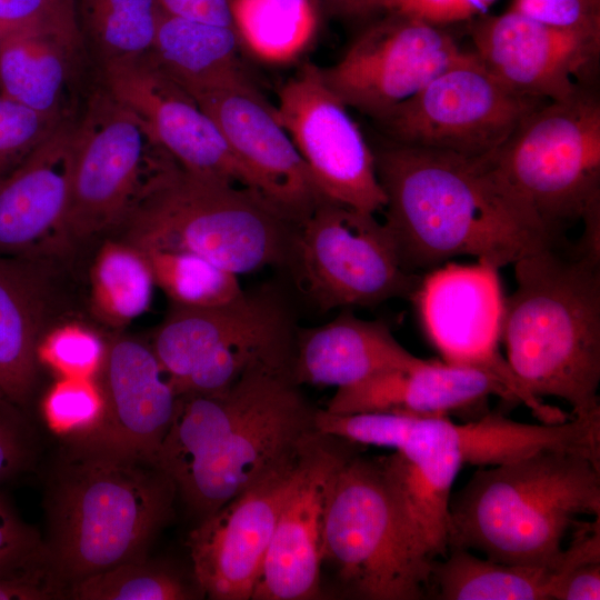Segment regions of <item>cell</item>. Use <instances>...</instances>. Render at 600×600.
Wrapping results in <instances>:
<instances>
[{"mask_svg":"<svg viewBox=\"0 0 600 600\" xmlns=\"http://www.w3.org/2000/svg\"><path fill=\"white\" fill-rule=\"evenodd\" d=\"M73 128H57L0 180V254L27 256L60 237L70 197Z\"/></svg>","mask_w":600,"mask_h":600,"instance_id":"obj_23","label":"cell"},{"mask_svg":"<svg viewBox=\"0 0 600 600\" xmlns=\"http://www.w3.org/2000/svg\"><path fill=\"white\" fill-rule=\"evenodd\" d=\"M154 284L140 249L122 240L106 241L91 269L92 308L109 324H126L149 309Z\"/></svg>","mask_w":600,"mask_h":600,"instance_id":"obj_32","label":"cell"},{"mask_svg":"<svg viewBox=\"0 0 600 600\" xmlns=\"http://www.w3.org/2000/svg\"><path fill=\"white\" fill-rule=\"evenodd\" d=\"M353 443L317 433L307 444L297 482L278 517L253 600H308L320 594L327 496Z\"/></svg>","mask_w":600,"mask_h":600,"instance_id":"obj_19","label":"cell"},{"mask_svg":"<svg viewBox=\"0 0 600 600\" xmlns=\"http://www.w3.org/2000/svg\"><path fill=\"white\" fill-rule=\"evenodd\" d=\"M1 392V391H0ZM2 393V392H1ZM3 394V393H2Z\"/></svg>","mask_w":600,"mask_h":600,"instance_id":"obj_49","label":"cell"},{"mask_svg":"<svg viewBox=\"0 0 600 600\" xmlns=\"http://www.w3.org/2000/svg\"><path fill=\"white\" fill-rule=\"evenodd\" d=\"M43 548L41 534L19 516L10 500L0 492V571Z\"/></svg>","mask_w":600,"mask_h":600,"instance_id":"obj_45","label":"cell"},{"mask_svg":"<svg viewBox=\"0 0 600 600\" xmlns=\"http://www.w3.org/2000/svg\"><path fill=\"white\" fill-rule=\"evenodd\" d=\"M598 599H600V560L573 567L558 583L552 596V600Z\"/></svg>","mask_w":600,"mask_h":600,"instance_id":"obj_46","label":"cell"},{"mask_svg":"<svg viewBox=\"0 0 600 600\" xmlns=\"http://www.w3.org/2000/svg\"><path fill=\"white\" fill-rule=\"evenodd\" d=\"M194 596L192 587L177 571L146 558L72 582L67 599L186 600Z\"/></svg>","mask_w":600,"mask_h":600,"instance_id":"obj_35","label":"cell"},{"mask_svg":"<svg viewBox=\"0 0 600 600\" xmlns=\"http://www.w3.org/2000/svg\"><path fill=\"white\" fill-rule=\"evenodd\" d=\"M242 43L233 26L187 19L162 11L150 61L193 99L214 90L250 86Z\"/></svg>","mask_w":600,"mask_h":600,"instance_id":"obj_27","label":"cell"},{"mask_svg":"<svg viewBox=\"0 0 600 600\" xmlns=\"http://www.w3.org/2000/svg\"><path fill=\"white\" fill-rule=\"evenodd\" d=\"M76 12L106 66L147 56L162 10L157 0H76Z\"/></svg>","mask_w":600,"mask_h":600,"instance_id":"obj_33","label":"cell"},{"mask_svg":"<svg viewBox=\"0 0 600 600\" xmlns=\"http://www.w3.org/2000/svg\"><path fill=\"white\" fill-rule=\"evenodd\" d=\"M96 380L103 416L91 432L78 438L157 461L179 396L151 346L128 337L112 339Z\"/></svg>","mask_w":600,"mask_h":600,"instance_id":"obj_21","label":"cell"},{"mask_svg":"<svg viewBox=\"0 0 600 600\" xmlns=\"http://www.w3.org/2000/svg\"><path fill=\"white\" fill-rule=\"evenodd\" d=\"M471 50L512 91L563 101L590 90L600 59V31L552 27L512 10L469 21Z\"/></svg>","mask_w":600,"mask_h":600,"instance_id":"obj_16","label":"cell"},{"mask_svg":"<svg viewBox=\"0 0 600 600\" xmlns=\"http://www.w3.org/2000/svg\"><path fill=\"white\" fill-rule=\"evenodd\" d=\"M80 43L26 30L0 39V93L42 116L60 120L72 58Z\"/></svg>","mask_w":600,"mask_h":600,"instance_id":"obj_29","label":"cell"},{"mask_svg":"<svg viewBox=\"0 0 600 600\" xmlns=\"http://www.w3.org/2000/svg\"><path fill=\"white\" fill-rule=\"evenodd\" d=\"M544 102L506 87L469 51L379 123L394 143L487 157Z\"/></svg>","mask_w":600,"mask_h":600,"instance_id":"obj_12","label":"cell"},{"mask_svg":"<svg viewBox=\"0 0 600 600\" xmlns=\"http://www.w3.org/2000/svg\"><path fill=\"white\" fill-rule=\"evenodd\" d=\"M141 251L150 263L154 283L172 303L213 307L227 303L243 292L238 274L208 259L179 251Z\"/></svg>","mask_w":600,"mask_h":600,"instance_id":"obj_34","label":"cell"},{"mask_svg":"<svg viewBox=\"0 0 600 600\" xmlns=\"http://www.w3.org/2000/svg\"><path fill=\"white\" fill-rule=\"evenodd\" d=\"M168 154L107 91L73 128L70 197L59 239L81 241L119 227Z\"/></svg>","mask_w":600,"mask_h":600,"instance_id":"obj_11","label":"cell"},{"mask_svg":"<svg viewBox=\"0 0 600 600\" xmlns=\"http://www.w3.org/2000/svg\"><path fill=\"white\" fill-rule=\"evenodd\" d=\"M581 516H600V462L574 451L541 450L473 473L450 499L448 548L559 568L563 540Z\"/></svg>","mask_w":600,"mask_h":600,"instance_id":"obj_5","label":"cell"},{"mask_svg":"<svg viewBox=\"0 0 600 600\" xmlns=\"http://www.w3.org/2000/svg\"><path fill=\"white\" fill-rule=\"evenodd\" d=\"M384 226L403 269L459 256L497 269L556 247V238L489 157L391 142L373 151Z\"/></svg>","mask_w":600,"mask_h":600,"instance_id":"obj_1","label":"cell"},{"mask_svg":"<svg viewBox=\"0 0 600 600\" xmlns=\"http://www.w3.org/2000/svg\"><path fill=\"white\" fill-rule=\"evenodd\" d=\"M416 359L387 323L343 310L323 326L297 329L291 372L299 386L342 388Z\"/></svg>","mask_w":600,"mask_h":600,"instance_id":"obj_25","label":"cell"},{"mask_svg":"<svg viewBox=\"0 0 600 600\" xmlns=\"http://www.w3.org/2000/svg\"><path fill=\"white\" fill-rule=\"evenodd\" d=\"M296 334L286 300L264 287L213 307L172 303L151 348L176 392L211 393L256 366H291Z\"/></svg>","mask_w":600,"mask_h":600,"instance_id":"obj_8","label":"cell"},{"mask_svg":"<svg viewBox=\"0 0 600 600\" xmlns=\"http://www.w3.org/2000/svg\"><path fill=\"white\" fill-rule=\"evenodd\" d=\"M213 120L254 189L296 223L327 200L316 186L274 107L252 84L194 98Z\"/></svg>","mask_w":600,"mask_h":600,"instance_id":"obj_20","label":"cell"},{"mask_svg":"<svg viewBox=\"0 0 600 600\" xmlns=\"http://www.w3.org/2000/svg\"><path fill=\"white\" fill-rule=\"evenodd\" d=\"M468 52L444 27L386 13L321 70L349 109L381 122Z\"/></svg>","mask_w":600,"mask_h":600,"instance_id":"obj_14","label":"cell"},{"mask_svg":"<svg viewBox=\"0 0 600 600\" xmlns=\"http://www.w3.org/2000/svg\"><path fill=\"white\" fill-rule=\"evenodd\" d=\"M166 13L210 23L233 26L230 0H157Z\"/></svg>","mask_w":600,"mask_h":600,"instance_id":"obj_47","label":"cell"},{"mask_svg":"<svg viewBox=\"0 0 600 600\" xmlns=\"http://www.w3.org/2000/svg\"><path fill=\"white\" fill-rule=\"evenodd\" d=\"M177 489L156 460L68 438L50 474L44 540L69 586L148 550L172 516Z\"/></svg>","mask_w":600,"mask_h":600,"instance_id":"obj_3","label":"cell"},{"mask_svg":"<svg viewBox=\"0 0 600 600\" xmlns=\"http://www.w3.org/2000/svg\"><path fill=\"white\" fill-rule=\"evenodd\" d=\"M106 347L92 330L78 323H66L41 337L37 360L59 373L60 378H96Z\"/></svg>","mask_w":600,"mask_h":600,"instance_id":"obj_37","label":"cell"},{"mask_svg":"<svg viewBox=\"0 0 600 600\" xmlns=\"http://www.w3.org/2000/svg\"><path fill=\"white\" fill-rule=\"evenodd\" d=\"M498 271L482 262L440 266L421 278L411 300L442 361L497 376L542 422H562L567 414L530 394L499 351L504 298Z\"/></svg>","mask_w":600,"mask_h":600,"instance_id":"obj_13","label":"cell"},{"mask_svg":"<svg viewBox=\"0 0 600 600\" xmlns=\"http://www.w3.org/2000/svg\"><path fill=\"white\" fill-rule=\"evenodd\" d=\"M323 310L412 299L421 278L406 271L373 213L324 200L297 224L289 262Z\"/></svg>","mask_w":600,"mask_h":600,"instance_id":"obj_10","label":"cell"},{"mask_svg":"<svg viewBox=\"0 0 600 600\" xmlns=\"http://www.w3.org/2000/svg\"><path fill=\"white\" fill-rule=\"evenodd\" d=\"M290 366L259 364L223 390L179 396L157 454L200 520L296 462L318 433Z\"/></svg>","mask_w":600,"mask_h":600,"instance_id":"obj_2","label":"cell"},{"mask_svg":"<svg viewBox=\"0 0 600 600\" xmlns=\"http://www.w3.org/2000/svg\"><path fill=\"white\" fill-rule=\"evenodd\" d=\"M329 4L338 12L358 16L372 11V4L376 0H327Z\"/></svg>","mask_w":600,"mask_h":600,"instance_id":"obj_48","label":"cell"},{"mask_svg":"<svg viewBox=\"0 0 600 600\" xmlns=\"http://www.w3.org/2000/svg\"><path fill=\"white\" fill-rule=\"evenodd\" d=\"M433 424L463 467L499 466L541 450L574 451L600 462V413L541 424L517 422L499 413H483L464 423L433 418Z\"/></svg>","mask_w":600,"mask_h":600,"instance_id":"obj_26","label":"cell"},{"mask_svg":"<svg viewBox=\"0 0 600 600\" xmlns=\"http://www.w3.org/2000/svg\"><path fill=\"white\" fill-rule=\"evenodd\" d=\"M103 76L106 91L140 120L180 167L256 190L213 120L148 56L106 64Z\"/></svg>","mask_w":600,"mask_h":600,"instance_id":"obj_18","label":"cell"},{"mask_svg":"<svg viewBox=\"0 0 600 600\" xmlns=\"http://www.w3.org/2000/svg\"><path fill=\"white\" fill-rule=\"evenodd\" d=\"M491 396L517 402L507 384L486 370L417 358L337 388L324 410L449 418L480 407Z\"/></svg>","mask_w":600,"mask_h":600,"instance_id":"obj_22","label":"cell"},{"mask_svg":"<svg viewBox=\"0 0 600 600\" xmlns=\"http://www.w3.org/2000/svg\"><path fill=\"white\" fill-rule=\"evenodd\" d=\"M60 123L0 93V180L18 167Z\"/></svg>","mask_w":600,"mask_h":600,"instance_id":"obj_39","label":"cell"},{"mask_svg":"<svg viewBox=\"0 0 600 600\" xmlns=\"http://www.w3.org/2000/svg\"><path fill=\"white\" fill-rule=\"evenodd\" d=\"M513 268L501 326L512 372L533 397L568 402L574 417L600 413V252L564 257L552 247Z\"/></svg>","mask_w":600,"mask_h":600,"instance_id":"obj_4","label":"cell"},{"mask_svg":"<svg viewBox=\"0 0 600 600\" xmlns=\"http://www.w3.org/2000/svg\"><path fill=\"white\" fill-rule=\"evenodd\" d=\"M43 280L31 259L0 254V391L21 407L33 393L46 318Z\"/></svg>","mask_w":600,"mask_h":600,"instance_id":"obj_28","label":"cell"},{"mask_svg":"<svg viewBox=\"0 0 600 600\" xmlns=\"http://www.w3.org/2000/svg\"><path fill=\"white\" fill-rule=\"evenodd\" d=\"M68 584L44 548L0 571V600L67 599Z\"/></svg>","mask_w":600,"mask_h":600,"instance_id":"obj_41","label":"cell"},{"mask_svg":"<svg viewBox=\"0 0 600 600\" xmlns=\"http://www.w3.org/2000/svg\"><path fill=\"white\" fill-rule=\"evenodd\" d=\"M274 111L327 200L373 214L384 209L374 153L320 67L302 64L282 86Z\"/></svg>","mask_w":600,"mask_h":600,"instance_id":"obj_15","label":"cell"},{"mask_svg":"<svg viewBox=\"0 0 600 600\" xmlns=\"http://www.w3.org/2000/svg\"><path fill=\"white\" fill-rule=\"evenodd\" d=\"M569 567L510 564L448 548L431 563L428 598L439 600H552Z\"/></svg>","mask_w":600,"mask_h":600,"instance_id":"obj_30","label":"cell"},{"mask_svg":"<svg viewBox=\"0 0 600 600\" xmlns=\"http://www.w3.org/2000/svg\"><path fill=\"white\" fill-rule=\"evenodd\" d=\"M509 10L552 27L600 31V0H512Z\"/></svg>","mask_w":600,"mask_h":600,"instance_id":"obj_44","label":"cell"},{"mask_svg":"<svg viewBox=\"0 0 600 600\" xmlns=\"http://www.w3.org/2000/svg\"><path fill=\"white\" fill-rule=\"evenodd\" d=\"M230 9L242 46L270 63L296 59L317 30L313 0H230Z\"/></svg>","mask_w":600,"mask_h":600,"instance_id":"obj_31","label":"cell"},{"mask_svg":"<svg viewBox=\"0 0 600 600\" xmlns=\"http://www.w3.org/2000/svg\"><path fill=\"white\" fill-rule=\"evenodd\" d=\"M37 450L36 430L23 409L0 392V482L28 471Z\"/></svg>","mask_w":600,"mask_h":600,"instance_id":"obj_42","label":"cell"},{"mask_svg":"<svg viewBox=\"0 0 600 600\" xmlns=\"http://www.w3.org/2000/svg\"><path fill=\"white\" fill-rule=\"evenodd\" d=\"M496 169L558 238L600 212V102L587 90L530 112L490 156Z\"/></svg>","mask_w":600,"mask_h":600,"instance_id":"obj_9","label":"cell"},{"mask_svg":"<svg viewBox=\"0 0 600 600\" xmlns=\"http://www.w3.org/2000/svg\"><path fill=\"white\" fill-rule=\"evenodd\" d=\"M302 454L201 519L189 533L187 546L201 594L213 600L252 599Z\"/></svg>","mask_w":600,"mask_h":600,"instance_id":"obj_17","label":"cell"},{"mask_svg":"<svg viewBox=\"0 0 600 600\" xmlns=\"http://www.w3.org/2000/svg\"><path fill=\"white\" fill-rule=\"evenodd\" d=\"M418 418L384 412L331 413L317 409L316 429L353 444L401 449Z\"/></svg>","mask_w":600,"mask_h":600,"instance_id":"obj_38","label":"cell"},{"mask_svg":"<svg viewBox=\"0 0 600 600\" xmlns=\"http://www.w3.org/2000/svg\"><path fill=\"white\" fill-rule=\"evenodd\" d=\"M26 30L52 32L81 43L76 0H0V39Z\"/></svg>","mask_w":600,"mask_h":600,"instance_id":"obj_40","label":"cell"},{"mask_svg":"<svg viewBox=\"0 0 600 600\" xmlns=\"http://www.w3.org/2000/svg\"><path fill=\"white\" fill-rule=\"evenodd\" d=\"M430 421L418 418L404 446L378 460L412 538L434 560L448 552L451 489L463 464Z\"/></svg>","mask_w":600,"mask_h":600,"instance_id":"obj_24","label":"cell"},{"mask_svg":"<svg viewBox=\"0 0 600 600\" xmlns=\"http://www.w3.org/2000/svg\"><path fill=\"white\" fill-rule=\"evenodd\" d=\"M294 221L261 193L162 160L120 223L140 250L188 252L236 274L289 262Z\"/></svg>","mask_w":600,"mask_h":600,"instance_id":"obj_6","label":"cell"},{"mask_svg":"<svg viewBox=\"0 0 600 600\" xmlns=\"http://www.w3.org/2000/svg\"><path fill=\"white\" fill-rule=\"evenodd\" d=\"M104 400L96 378H60L42 402L49 428L74 438L91 432L101 421Z\"/></svg>","mask_w":600,"mask_h":600,"instance_id":"obj_36","label":"cell"},{"mask_svg":"<svg viewBox=\"0 0 600 600\" xmlns=\"http://www.w3.org/2000/svg\"><path fill=\"white\" fill-rule=\"evenodd\" d=\"M497 0H376L372 11L396 13L438 26L471 21L489 10Z\"/></svg>","mask_w":600,"mask_h":600,"instance_id":"obj_43","label":"cell"},{"mask_svg":"<svg viewBox=\"0 0 600 600\" xmlns=\"http://www.w3.org/2000/svg\"><path fill=\"white\" fill-rule=\"evenodd\" d=\"M322 562L349 596L428 598L432 559L412 538L378 458L352 454L337 471L324 508Z\"/></svg>","mask_w":600,"mask_h":600,"instance_id":"obj_7","label":"cell"}]
</instances>
